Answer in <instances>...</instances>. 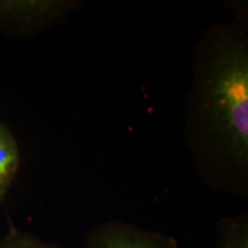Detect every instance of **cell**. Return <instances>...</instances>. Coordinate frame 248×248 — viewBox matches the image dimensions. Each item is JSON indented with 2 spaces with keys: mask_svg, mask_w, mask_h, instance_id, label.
Instances as JSON below:
<instances>
[{
  "mask_svg": "<svg viewBox=\"0 0 248 248\" xmlns=\"http://www.w3.org/2000/svg\"><path fill=\"white\" fill-rule=\"evenodd\" d=\"M201 33L192 55L184 137L208 190L248 197V11Z\"/></svg>",
  "mask_w": 248,
  "mask_h": 248,
  "instance_id": "6da1fadb",
  "label": "cell"
},
{
  "mask_svg": "<svg viewBox=\"0 0 248 248\" xmlns=\"http://www.w3.org/2000/svg\"><path fill=\"white\" fill-rule=\"evenodd\" d=\"M82 2L73 0H0V33L31 38L59 26Z\"/></svg>",
  "mask_w": 248,
  "mask_h": 248,
  "instance_id": "7a4b0ae2",
  "label": "cell"
},
{
  "mask_svg": "<svg viewBox=\"0 0 248 248\" xmlns=\"http://www.w3.org/2000/svg\"><path fill=\"white\" fill-rule=\"evenodd\" d=\"M84 248H179L170 235L122 221L95 226L86 237Z\"/></svg>",
  "mask_w": 248,
  "mask_h": 248,
  "instance_id": "3957f363",
  "label": "cell"
},
{
  "mask_svg": "<svg viewBox=\"0 0 248 248\" xmlns=\"http://www.w3.org/2000/svg\"><path fill=\"white\" fill-rule=\"evenodd\" d=\"M21 167V152L13 132L0 121V201H4Z\"/></svg>",
  "mask_w": 248,
  "mask_h": 248,
  "instance_id": "277c9868",
  "label": "cell"
},
{
  "mask_svg": "<svg viewBox=\"0 0 248 248\" xmlns=\"http://www.w3.org/2000/svg\"><path fill=\"white\" fill-rule=\"evenodd\" d=\"M218 233L215 248H248L247 214L222 218L218 223Z\"/></svg>",
  "mask_w": 248,
  "mask_h": 248,
  "instance_id": "5b68a950",
  "label": "cell"
},
{
  "mask_svg": "<svg viewBox=\"0 0 248 248\" xmlns=\"http://www.w3.org/2000/svg\"><path fill=\"white\" fill-rule=\"evenodd\" d=\"M0 248H60L53 245L44 244L42 241L26 237L23 234L12 233L0 243Z\"/></svg>",
  "mask_w": 248,
  "mask_h": 248,
  "instance_id": "8992f818",
  "label": "cell"
}]
</instances>
